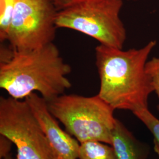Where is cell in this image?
Masks as SVG:
<instances>
[{
	"mask_svg": "<svg viewBox=\"0 0 159 159\" xmlns=\"http://www.w3.org/2000/svg\"><path fill=\"white\" fill-rule=\"evenodd\" d=\"M156 44V40H152L142 48L127 50L100 44L96 47L100 78L98 95L114 110L134 113L148 108V99L154 88L146 64Z\"/></svg>",
	"mask_w": 159,
	"mask_h": 159,
	"instance_id": "6da1fadb",
	"label": "cell"
},
{
	"mask_svg": "<svg viewBox=\"0 0 159 159\" xmlns=\"http://www.w3.org/2000/svg\"><path fill=\"white\" fill-rule=\"evenodd\" d=\"M71 67L54 43L30 51L1 49L0 87L17 100L39 92L47 102L71 87Z\"/></svg>",
	"mask_w": 159,
	"mask_h": 159,
	"instance_id": "7a4b0ae2",
	"label": "cell"
},
{
	"mask_svg": "<svg viewBox=\"0 0 159 159\" xmlns=\"http://www.w3.org/2000/svg\"><path fill=\"white\" fill-rule=\"evenodd\" d=\"M47 102L51 114L80 143L98 141L111 145L115 110L97 94H62Z\"/></svg>",
	"mask_w": 159,
	"mask_h": 159,
	"instance_id": "3957f363",
	"label": "cell"
},
{
	"mask_svg": "<svg viewBox=\"0 0 159 159\" xmlns=\"http://www.w3.org/2000/svg\"><path fill=\"white\" fill-rule=\"evenodd\" d=\"M122 0H83L57 12V28L71 29L97 40L100 44L123 49L127 31L120 13Z\"/></svg>",
	"mask_w": 159,
	"mask_h": 159,
	"instance_id": "277c9868",
	"label": "cell"
},
{
	"mask_svg": "<svg viewBox=\"0 0 159 159\" xmlns=\"http://www.w3.org/2000/svg\"><path fill=\"white\" fill-rule=\"evenodd\" d=\"M0 134L16 146V159H54L46 134L25 99L1 96Z\"/></svg>",
	"mask_w": 159,
	"mask_h": 159,
	"instance_id": "5b68a950",
	"label": "cell"
},
{
	"mask_svg": "<svg viewBox=\"0 0 159 159\" xmlns=\"http://www.w3.org/2000/svg\"><path fill=\"white\" fill-rule=\"evenodd\" d=\"M57 10L51 0H16L7 40L16 51H30L53 43Z\"/></svg>",
	"mask_w": 159,
	"mask_h": 159,
	"instance_id": "8992f818",
	"label": "cell"
},
{
	"mask_svg": "<svg viewBox=\"0 0 159 159\" xmlns=\"http://www.w3.org/2000/svg\"><path fill=\"white\" fill-rule=\"evenodd\" d=\"M40 122L49 143L54 159H78L79 142L64 131L50 112L47 102L36 93L25 98Z\"/></svg>",
	"mask_w": 159,
	"mask_h": 159,
	"instance_id": "52a82bcc",
	"label": "cell"
},
{
	"mask_svg": "<svg viewBox=\"0 0 159 159\" xmlns=\"http://www.w3.org/2000/svg\"><path fill=\"white\" fill-rule=\"evenodd\" d=\"M111 146L117 159H147L148 148L130 131L116 119L112 133Z\"/></svg>",
	"mask_w": 159,
	"mask_h": 159,
	"instance_id": "ba28073f",
	"label": "cell"
},
{
	"mask_svg": "<svg viewBox=\"0 0 159 159\" xmlns=\"http://www.w3.org/2000/svg\"><path fill=\"white\" fill-rule=\"evenodd\" d=\"M78 159H117L113 147L98 141L80 143Z\"/></svg>",
	"mask_w": 159,
	"mask_h": 159,
	"instance_id": "9c48e42d",
	"label": "cell"
},
{
	"mask_svg": "<svg viewBox=\"0 0 159 159\" xmlns=\"http://www.w3.org/2000/svg\"><path fill=\"white\" fill-rule=\"evenodd\" d=\"M16 0H0V40H7Z\"/></svg>",
	"mask_w": 159,
	"mask_h": 159,
	"instance_id": "30bf717a",
	"label": "cell"
},
{
	"mask_svg": "<svg viewBox=\"0 0 159 159\" xmlns=\"http://www.w3.org/2000/svg\"><path fill=\"white\" fill-rule=\"evenodd\" d=\"M133 113L142 121L152 133L154 150L159 155V120L150 111L148 108L139 109Z\"/></svg>",
	"mask_w": 159,
	"mask_h": 159,
	"instance_id": "8fae6325",
	"label": "cell"
},
{
	"mask_svg": "<svg viewBox=\"0 0 159 159\" xmlns=\"http://www.w3.org/2000/svg\"><path fill=\"white\" fill-rule=\"evenodd\" d=\"M146 70L152 81L154 92L156 93L159 99V57H153L148 60Z\"/></svg>",
	"mask_w": 159,
	"mask_h": 159,
	"instance_id": "7c38bea8",
	"label": "cell"
},
{
	"mask_svg": "<svg viewBox=\"0 0 159 159\" xmlns=\"http://www.w3.org/2000/svg\"><path fill=\"white\" fill-rule=\"evenodd\" d=\"M12 144L10 139L0 134V159H4L10 154Z\"/></svg>",
	"mask_w": 159,
	"mask_h": 159,
	"instance_id": "4fadbf2b",
	"label": "cell"
},
{
	"mask_svg": "<svg viewBox=\"0 0 159 159\" xmlns=\"http://www.w3.org/2000/svg\"><path fill=\"white\" fill-rule=\"evenodd\" d=\"M57 11L63 10L83 0H51Z\"/></svg>",
	"mask_w": 159,
	"mask_h": 159,
	"instance_id": "5bb4252c",
	"label": "cell"
},
{
	"mask_svg": "<svg viewBox=\"0 0 159 159\" xmlns=\"http://www.w3.org/2000/svg\"><path fill=\"white\" fill-rule=\"evenodd\" d=\"M14 159L12 158V157L11 156V154H10V155H8V156H7L5 158H4V159Z\"/></svg>",
	"mask_w": 159,
	"mask_h": 159,
	"instance_id": "9a60e30c",
	"label": "cell"
},
{
	"mask_svg": "<svg viewBox=\"0 0 159 159\" xmlns=\"http://www.w3.org/2000/svg\"><path fill=\"white\" fill-rule=\"evenodd\" d=\"M133 1H136V0H133Z\"/></svg>",
	"mask_w": 159,
	"mask_h": 159,
	"instance_id": "2e32d148",
	"label": "cell"
}]
</instances>
